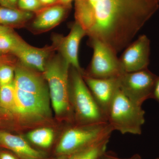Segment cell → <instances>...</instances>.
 Segmentation results:
<instances>
[{
    "instance_id": "cell-32",
    "label": "cell",
    "mask_w": 159,
    "mask_h": 159,
    "mask_svg": "<svg viewBox=\"0 0 159 159\" xmlns=\"http://www.w3.org/2000/svg\"><path fill=\"white\" fill-rule=\"evenodd\" d=\"M156 1H157V2H159V0H156Z\"/></svg>"
},
{
    "instance_id": "cell-5",
    "label": "cell",
    "mask_w": 159,
    "mask_h": 159,
    "mask_svg": "<svg viewBox=\"0 0 159 159\" xmlns=\"http://www.w3.org/2000/svg\"><path fill=\"white\" fill-rule=\"evenodd\" d=\"M145 114L142 106L132 101L119 89L109 109L107 122L114 130L121 134L140 135Z\"/></svg>"
},
{
    "instance_id": "cell-8",
    "label": "cell",
    "mask_w": 159,
    "mask_h": 159,
    "mask_svg": "<svg viewBox=\"0 0 159 159\" xmlns=\"http://www.w3.org/2000/svg\"><path fill=\"white\" fill-rule=\"evenodd\" d=\"M15 93L16 108L14 114L20 119L25 122H36L51 116L50 97L16 88Z\"/></svg>"
},
{
    "instance_id": "cell-27",
    "label": "cell",
    "mask_w": 159,
    "mask_h": 159,
    "mask_svg": "<svg viewBox=\"0 0 159 159\" xmlns=\"http://www.w3.org/2000/svg\"><path fill=\"white\" fill-rule=\"evenodd\" d=\"M12 31H13V29L10 27L0 25V35Z\"/></svg>"
},
{
    "instance_id": "cell-20",
    "label": "cell",
    "mask_w": 159,
    "mask_h": 159,
    "mask_svg": "<svg viewBox=\"0 0 159 159\" xmlns=\"http://www.w3.org/2000/svg\"><path fill=\"white\" fill-rule=\"evenodd\" d=\"M23 40L14 31L0 35V56L12 54Z\"/></svg>"
},
{
    "instance_id": "cell-17",
    "label": "cell",
    "mask_w": 159,
    "mask_h": 159,
    "mask_svg": "<svg viewBox=\"0 0 159 159\" xmlns=\"http://www.w3.org/2000/svg\"><path fill=\"white\" fill-rule=\"evenodd\" d=\"M109 139L92 145L76 153L69 156V159H101L106 152Z\"/></svg>"
},
{
    "instance_id": "cell-9",
    "label": "cell",
    "mask_w": 159,
    "mask_h": 159,
    "mask_svg": "<svg viewBox=\"0 0 159 159\" xmlns=\"http://www.w3.org/2000/svg\"><path fill=\"white\" fill-rule=\"evenodd\" d=\"M150 42L145 34L129 44L119 57L124 73L136 72L148 69L149 63Z\"/></svg>"
},
{
    "instance_id": "cell-30",
    "label": "cell",
    "mask_w": 159,
    "mask_h": 159,
    "mask_svg": "<svg viewBox=\"0 0 159 159\" xmlns=\"http://www.w3.org/2000/svg\"><path fill=\"white\" fill-rule=\"evenodd\" d=\"M69 157L68 156L60 155V156L56 158L51 159H69Z\"/></svg>"
},
{
    "instance_id": "cell-21",
    "label": "cell",
    "mask_w": 159,
    "mask_h": 159,
    "mask_svg": "<svg viewBox=\"0 0 159 159\" xmlns=\"http://www.w3.org/2000/svg\"><path fill=\"white\" fill-rule=\"evenodd\" d=\"M15 67L6 64L0 65V85L10 84L14 81Z\"/></svg>"
},
{
    "instance_id": "cell-13",
    "label": "cell",
    "mask_w": 159,
    "mask_h": 159,
    "mask_svg": "<svg viewBox=\"0 0 159 159\" xmlns=\"http://www.w3.org/2000/svg\"><path fill=\"white\" fill-rule=\"evenodd\" d=\"M13 84L18 89L50 97L48 87L43 75L41 76L20 62L15 67Z\"/></svg>"
},
{
    "instance_id": "cell-19",
    "label": "cell",
    "mask_w": 159,
    "mask_h": 159,
    "mask_svg": "<svg viewBox=\"0 0 159 159\" xmlns=\"http://www.w3.org/2000/svg\"><path fill=\"white\" fill-rule=\"evenodd\" d=\"M27 138L34 145L42 148H48L54 140V133L51 128L37 129L29 132Z\"/></svg>"
},
{
    "instance_id": "cell-26",
    "label": "cell",
    "mask_w": 159,
    "mask_h": 159,
    "mask_svg": "<svg viewBox=\"0 0 159 159\" xmlns=\"http://www.w3.org/2000/svg\"><path fill=\"white\" fill-rule=\"evenodd\" d=\"M43 6H52L57 2L58 0H39Z\"/></svg>"
},
{
    "instance_id": "cell-1",
    "label": "cell",
    "mask_w": 159,
    "mask_h": 159,
    "mask_svg": "<svg viewBox=\"0 0 159 159\" xmlns=\"http://www.w3.org/2000/svg\"><path fill=\"white\" fill-rule=\"evenodd\" d=\"M156 0H76L75 18L89 38L119 53L158 9Z\"/></svg>"
},
{
    "instance_id": "cell-28",
    "label": "cell",
    "mask_w": 159,
    "mask_h": 159,
    "mask_svg": "<svg viewBox=\"0 0 159 159\" xmlns=\"http://www.w3.org/2000/svg\"><path fill=\"white\" fill-rule=\"evenodd\" d=\"M0 159H16L11 154L7 152H2L0 153Z\"/></svg>"
},
{
    "instance_id": "cell-4",
    "label": "cell",
    "mask_w": 159,
    "mask_h": 159,
    "mask_svg": "<svg viewBox=\"0 0 159 159\" xmlns=\"http://www.w3.org/2000/svg\"><path fill=\"white\" fill-rule=\"evenodd\" d=\"M113 131L108 122L73 126L63 134L56 147V152L60 155L69 156L110 139Z\"/></svg>"
},
{
    "instance_id": "cell-29",
    "label": "cell",
    "mask_w": 159,
    "mask_h": 159,
    "mask_svg": "<svg viewBox=\"0 0 159 159\" xmlns=\"http://www.w3.org/2000/svg\"><path fill=\"white\" fill-rule=\"evenodd\" d=\"M73 1L74 0H58L57 2L58 3V4L69 7Z\"/></svg>"
},
{
    "instance_id": "cell-22",
    "label": "cell",
    "mask_w": 159,
    "mask_h": 159,
    "mask_svg": "<svg viewBox=\"0 0 159 159\" xmlns=\"http://www.w3.org/2000/svg\"><path fill=\"white\" fill-rule=\"evenodd\" d=\"M17 6L23 11H37L43 9V5L39 0H18Z\"/></svg>"
},
{
    "instance_id": "cell-3",
    "label": "cell",
    "mask_w": 159,
    "mask_h": 159,
    "mask_svg": "<svg viewBox=\"0 0 159 159\" xmlns=\"http://www.w3.org/2000/svg\"><path fill=\"white\" fill-rule=\"evenodd\" d=\"M70 68L69 93L72 109L80 124H99L107 122L84 81L82 73Z\"/></svg>"
},
{
    "instance_id": "cell-18",
    "label": "cell",
    "mask_w": 159,
    "mask_h": 159,
    "mask_svg": "<svg viewBox=\"0 0 159 159\" xmlns=\"http://www.w3.org/2000/svg\"><path fill=\"white\" fill-rule=\"evenodd\" d=\"M0 108L5 111L15 114L16 108L15 88L13 82L1 87Z\"/></svg>"
},
{
    "instance_id": "cell-6",
    "label": "cell",
    "mask_w": 159,
    "mask_h": 159,
    "mask_svg": "<svg viewBox=\"0 0 159 159\" xmlns=\"http://www.w3.org/2000/svg\"><path fill=\"white\" fill-rule=\"evenodd\" d=\"M89 45L93 54L88 70L82 74L100 79L117 78L124 73L117 57V53L111 47L96 39L89 38Z\"/></svg>"
},
{
    "instance_id": "cell-7",
    "label": "cell",
    "mask_w": 159,
    "mask_h": 159,
    "mask_svg": "<svg viewBox=\"0 0 159 159\" xmlns=\"http://www.w3.org/2000/svg\"><path fill=\"white\" fill-rule=\"evenodd\" d=\"M157 77L148 69L124 73L118 77L119 89L132 101L142 106L145 100L152 98Z\"/></svg>"
},
{
    "instance_id": "cell-31",
    "label": "cell",
    "mask_w": 159,
    "mask_h": 159,
    "mask_svg": "<svg viewBox=\"0 0 159 159\" xmlns=\"http://www.w3.org/2000/svg\"><path fill=\"white\" fill-rule=\"evenodd\" d=\"M1 57V56H0ZM0 60H1V59H0ZM2 64V63H1V61H0V65ZM0 89H1V85H0Z\"/></svg>"
},
{
    "instance_id": "cell-24",
    "label": "cell",
    "mask_w": 159,
    "mask_h": 159,
    "mask_svg": "<svg viewBox=\"0 0 159 159\" xmlns=\"http://www.w3.org/2000/svg\"><path fill=\"white\" fill-rule=\"evenodd\" d=\"M18 0H0V6L10 9H17Z\"/></svg>"
},
{
    "instance_id": "cell-25",
    "label": "cell",
    "mask_w": 159,
    "mask_h": 159,
    "mask_svg": "<svg viewBox=\"0 0 159 159\" xmlns=\"http://www.w3.org/2000/svg\"><path fill=\"white\" fill-rule=\"evenodd\" d=\"M152 98L156 100L159 104V77H158L155 84Z\"/></svg>"
},
{
    "instance_id": "cell-12",
    "label": "cell",
    "mask_w": 159,
    "mask_h": 159,
    "mask_svg": "<svg viewBox=\"0 0 159 159\" xmlns=\"http://www.w3.org/2000/svg\"><path fill=\"white\" fill-rule=\"evenodd\" d=\"M56 50L57 48L54 43L44 48H37L23 40L12 54L17 57L23 65L43 73L46 63Z\"/></svg>"
},
{
    "instance_id": "cell-15",
    "label": "cell",
    "mask_w": 159,
    "mask_h": 159,
    "mask_svg": "<svg viewBox=\"0 0 159 159\" xmlns=\"http://www.w3.org/2000/svg\"><path fill=\"white\" fill-rule=\"evenodd\" d=\"M0 145L22 159H41L44 156V153L31 147L21 137L5 132H0Z\"/></svg>"
},
{
    "instance_id": "cell-10",
    "label": "cell",
    "mask_w": 159,
    "mask_h": 159,
    "mask_svg": "<svg viewBox=\"0 0 159 159\" xmlns=\"http://www.w3.org/2000/svg\"><path fill=\"white\" fill-rule=\"evenodd\" d=\"M86 35V32L82 26L75 21L72 25L70 31L67 36H56L53 43L59 54L71 66L82 73L83 71L80 66L78 53L80 42Z\"/></svg>"
},
{
    "instance_id": "cell-23",
    "label": "cell",
    "mask_w": 159,
    "mask_h": 159,
    "mask_svg": "<svg viewBox=\"0 0 159 159\" xmlns=\"http://www.w3.org/2000/svg\"><path fill=\"white\" fill-rule=\"evenodd\" d=\"M101 159H142L141 157L138 154L134 155L133 156L128 158L122 159L114 155L113 153L106 152L104 154L102 155Z\"/></svg>"
},
{
    "instance_id": "cell-11",
    "label": "cell",
    "mask_w": 159,
    "mask_h": 159,
    "mask_svg": "<svg viewBox=\"0 0 159 159\" xmlns=\"http://www.w3.org/2000/svg\"><path fill=\"white\" fill-rule=\"evenodd\" d=\"M82 75L99 108L107 118L111 102L119 89L118 77L100 79Z\"/></svg>"
},
{
    "instance_id": "cell-16",
    "label": "cell",
    "mask_w": 159,
    "mask_h": 159,
    "mask_svg": "<svg viewBox=\"0 0 159 159\" xmlns=\"http://www.w3.org/2000/svg\"><path fill=\"white\" fill-rule=\"evenodd\" d=\"M33 16L31 12L0 6V25L11 28L24 27L31 19Z\"/></svg>"
},
{
    "instance_id": "cell-33",
    "label": "cell",
    "mask_w": 159,
    "mask_h": 159,
    "mask_svg": "<svg viewBox=\"0 0 159 159\" xmlns=\"http://www.w3.org/2000/svg\"><path fill=\"white\" fill-rule=\"evenodd\" d=\"M156 159H159V158H157Z\"/></svg>"
},
{
    "instance_id": "cell-14",
    "label": "cell",
    "mask_w": 159,
    "mask_h": 159,
    "mask_svg": "<svg viewBox=\"0 0 159 159\" xmlns=\"http://www.w3.org/2000/svg\"><path fill=\"white\" fill-rule=\"evenodd\" d=\"M68 7L55 4L37 11L36 16L30 25L31 31L42 33L53 29L64 20Z\"/></svg>"
},
{
    "instance_id": "cell-2",
    "label": "cell",
    "mask_w": 159,
    "mask_h": 159,
    "mask_svg": "<svg viewBox=\"0 0 159 159\" xmlns=\"http://www.w3.org/2000/svg\"><path fill=\"white\" fill-rule=\"evenodd\" d=\"M70 68L69 63L59 54L50 57L43 72L52 108L57 116L67 115L72 110L69 93Z\"/></svg>"
}]
</instances>
